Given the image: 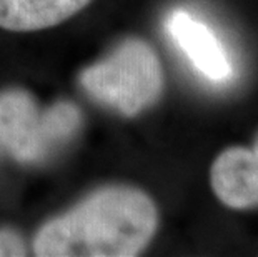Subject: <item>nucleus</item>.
Masks as SVG:
<instances>
[{
	"instance_id": "0eeeda50",
	"label": "nucleus",
	"mask_w": 258,
	"mask_h": 257,
	"mask_svg": "<svg viewBox=\"0 0 258 257\" xmlns=\"http://www.w3.org/2000/svg\"><path fill=\"white\" fill-rule=\"evenodd\" d=\"M27 254L24 239L12 229H0V257H20Z\"/></svg>"
},
{
	"instance_id": "7ed1b4c3",
	"label": "nucleus",
	"mask_w": 258,
	"mask_h": 257,
	"mask_svg": "<svg viewBox=\"0 0 258 257\" xmlns=\"http://www.w3.org/2000/svg\"><path fill=\"white\" fill-rule=\"evenodd\" d=\"M82 120L74 102L42 107L29 90L0 92V145L20 164L50 161L77 137Z\"/></svg>"
},
{
	"instance_id": "39448f33",
	"label": "nucleus",
	"mask_w": 258,
	"mask_h": 257,
	"mask_svg": "<svg viewBox=\"0 0 258 257\" xmlns=\"http://www.w3.org/2000/svg\"><path fill=\"white\" fill-rule=\"evenodd\" d=\"M167 30L175 43L207 79L223 82L232 77V62L215 34L185 10H175L167 20Z\"/></svg>"
},
{
	"instance_id": "20e7f679",
	"label": "nucleus",
	"mask_w": 258,
	"mask_h": 257,
	"mask_svg": "<svg viewBox=\"0 0 258 257\" xmlns=\"http://www.w3.org/2000/svg\"><path fill=\"white\" fill-rule=\"evenodd\" d=\"M210 184L218 200L230 209L258 205V135L251 149L228 147L215 159Z\"/></svg>"
},
{
	"instance_id": "423d86ee",
	"label": "nucleus",
	"mask_w": 258,
	"mask_h": 257,
	"mask_svg": "<svg viewBox=\"0 0 258 257\" xmlns=\"http://www.w3.org/2000/svg\"><path fill=\"white\" fill-rule=\"evenodd\" d=\"M92 0H0V29L35 32L55 27L84 10Z\"/></svg>"
},
{
	"instance_id": "f03ea898",
	"label": "nucleus",
	"mask_w": 258,
	"mask_h": 257,
	"mask_svg": "<svg viewBox=\"0 0 258 257\" xmlns=\"http://www.w3.org/2000/svg\"><path fill=\"white\" fill-rule=\"evenodd\" d=\"M79 84L97 104L135 117L160 99L163 69L150 43L128 37L108 56L80 70Z\"/></svg>"
},
{
	"instance_id": "f257e3e1",
	"label": "nucleus",
	"mask_w": 258,
	"mask_h": 257,
	"mask_svg": "<svg viewBox=\"0 0 258 257\" xmlns=\"http://www.w3.org/2000/svg\"><path fill=\"white\" fill-rule=\"evenodd\" d=\"M158 229L152 197L132 185H107L47 221L34 237L38 257H134Z\"/></svg>"
}]
</instances>
